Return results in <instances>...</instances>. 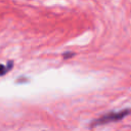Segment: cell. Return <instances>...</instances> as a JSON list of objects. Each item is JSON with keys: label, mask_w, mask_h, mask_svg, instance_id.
<instances>
[{"label": "cell", "mask_w": 131, "mask_h": 131, "mask_svg": "<svg viewBox=\"0 0 131 131\" xmlns=\"http://www.w3.org/2000/svg\"><path fill=\"white\" fill-rule=\"evenodd\" d=\"M13 67V61L9 60L6 64H3V63H0V76H3L5 75L7 72H9Z\"/></svg>", "instance_id": "2"}, {"label": "cell", "mask_w": 131, "mask_h": 131, "mask_svg": "<svg viewBox=\"0 0 131 131\" xmlns=\"http://www.w3.org/2000/svg\"><path fill=\"white\" fill-rule=\"evenodd\" d=\"M131 113V110H124L121 112H116V113H111V114H106L104 116H102L101 118L95 120L92 122V126H96V125H102V124H106L108 122H114V121H120L123 118H125L126 116H128Z\"/></svg>", "instance_id": "1"}]
</instances>
